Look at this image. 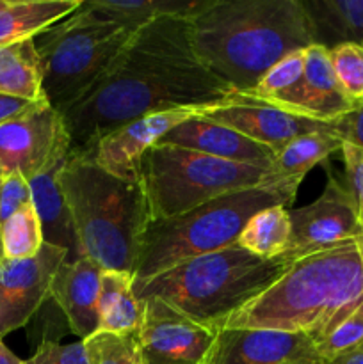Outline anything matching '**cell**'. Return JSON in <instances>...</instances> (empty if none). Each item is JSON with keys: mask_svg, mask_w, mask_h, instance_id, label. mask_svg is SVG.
<instances>
[{"mask_svg": "<svg viewBox=\"0 0 363 364\" xmlns=\"http://www.w3.org/2000/svg\"><path fill=\"white\" fill-rule=\"evenodd\" d=\"M233 92L198 59L189 18H155L132 34L105 75L63 112L71 151L89 153L103 135L148 114L221 105Z\"/></svg>", "mask_w": 363, "mask_h": 364, "instance_id": "obj_1", "label": "cell"}, {"mask_svg": "<svg viewBox=\"0 0 363 364\" xmlns=\"http://www.w3.org/2000/svg\"><path fill=\"white\" fill-rule=\"evenodd\" d=\"M189 23L198 59L235 92H248L278 60L315 45L301 0H209Z\"/></svg>", "mask_w": 363, "mask_h": 364, "instance_id": "obj_2", "label": "cell"}, {"mask_svg": "<svg viewBox=\"0 0 363 364\" xmlns=\"http://www.w3.org/2000/svg\"><path fill=\"white\" fill-rule=\"evenodd\" d=\"M363 302V238L292 263L280 279L212 329L306 334L315 345Z\"/></svg>", "mask_w": 363, "mask_h": 364, "instance_id": "obj_3", "label": "cell"}, {"mask_svg": "<svg viewBox=\"0 0 363 364\" xmlns=\"http://www.w3.org/2000/svg\"><path fill=\"white\" fill-rule=\"evenodd\" d=\"M80 256L103 270L130 274L149 226L139 181L112 176L80 153H70L59 173Z\"/></svg>", "mask_w": 363, "mask_h": 364, "instance_id": "obj_4", "label": "cell"}, {"mask_svg": "<svg viewBox=\"0 0 363 364\" xmlns=\"http://www.w3.org/2000/svg\"><path fill=\"white\" fill-rule=\"evenodd\" d=\"M290 265L283 258L262 259L235 244L134 283V291L139 301L159 299L212 327L258 297Z\"/></svg>", "mask_w": 363, "mask_h": 364, "instance_id": "obj_5", "label": "cell"}, {"mask_svg": "<svg viewBox=\"0 0 363 364\" xmlns=\"http://www.w3.org/2000/svg\"><path fill=\"white\" fill-rule=\"evenodd\" d=\"M298 185L269 181L231 192L171 219L149 223L142 237L134 283L149 279L187 259L235 245L248 220L269 206H288Z\"/></svg>", "mask_w": 363, "mask_h": 364, "instance_id": "obj_6", "label": "cell"}, {"mask_svg": "<svg viewBox=\"0 0 363 364\" xmlns=\"http://www.w3.org/2000/svg\"><path fill=\"white\" fill-rule=\"evenodd\" d=\"M278 181L269 169L230 162L192 149L157 144L139 164L149 223L171 219L231 192Z\"/></svg>", "mask_w": 363, "mask_h": 364, "instance_id": "obj_7", "label": "cell"}, {"mask_svg": "<svg viewBox=\"0 0 363 364\" xmlns=\"http://www.w3.org/2000/svg\"><path fill=\"white\" fill-rule=\"evenodd\" d=\"M135 31L102 20L80 4L36 36L46 102L60 114L70 109L105 75Z\"/></svg>", "mask_w": 363, "mask_h": 364, "instance_id": "obj_8", "label": "cell"}, {"mask_svg": "<svg viewBox=\"0 0 363 364\" xmlns=\"http://www.w3.org/2000/svg\"><path fill=\"white\" fill-rule=\"evenodd\" d=\"M290 242L280 258L294 263L305 256L363 238L359 217L347 185L327 176L322 194L310 205L292 210Z\"/></svg>", "mask_w": 363, "mask_h": 364, "instance_id": "obj_9", "label": "cell"}, {"mask_svg": "<svg viewBox=\"0 0 363 364\" xmlns=\"http://www.w3.org/2000/svg\"><path fill=\"white\" fill-rule=\"evenodd\" d=\"M137 333L144 364H205L217 331L189 318L159 299H146Z\"/></svg>", "mask_w": 363, "mask_h": 364, "instance_id": "obj_10", "label": "cell"}, {"mask_svg": "<svg viewBox=\"0 0 363 364\" xmlns=\"http://www.w3.org/2000/svg\"><path fill=\"white\" fill-rule=\"evenodd\" d=\"M68 259V252L45 244L28 259H4L0 263V338L21 329L45 306L53 277Z\"/></svg>", "mask_w": 363, "mask_h": 364, "instance_id": "obj_11", "label": "cell"}, {"mask_svg": "<svg viewBox=\"0 0 363 364\" xmlns=\"http://www.w3.org/2000/svg\"><path fill=\"white\" fill-rule=\"evenodd\" d=\"M71 139L64 117L45 105L0 127V166L4 174L20 173L27 180L52 160L70 155Z\"/></svg>", "mask_w": 363, "mask_h": 364, "instance_id": "obj_12", "label": "cell"}, {"mask_svg": "<svg viewBox=\"0 0 363 364\" xmlns=\"http://www.w3.org/2000/svg\"><path fill=\"white\" fill-rule=\"evenodd\" d=\"M209 109L212 107H184L148 114L103 135L91 151L80 155L91 159L96 166L112 176L127 181H139V164L144 153L159 144L164 135L169 134L178 124L191 117L203 116Z\"/></svg>", "mask_w": 363, "mask_h": 364, "instance_id": "obj_13", "label": "cell"}, {"mask_svg": "<svg viewBox=\"0 0 363 364\" xmlns=\"http://www.w3.org/2000/svg\"><path fill=\"white\" fill-rule=\"evenodd\" d=\"M203 117L233 128L251 141L273 149L274 155L299 135L327 127L326 123L298 116L238 92H233L221 105L206 110Z\"/></svg>", "mask_w": 363, "mask_h": 364, "instance_id": "obj_14", "label": "cell"}, {"mask_svg": "<svg viewBox=\"0 0 363 364\" xmlns=\"http://www.w3.org/2000/svg\"><path fill=\"white\" fill-rule=\"evenodd\" d=\"M317 345L306 334L262 329H219L205 364H317Z\"/></svg>", "mask_w": 363, "mask_h": 364, "instance_id": "obj_15", "label": "cell"}, {"mask_svg": "<svg viewBox=\"0 0 363 364\" xmlns=\"http://www.w3.org/2000/svg\"><path fill=\"white\" fill-rule=\"evenodd\" d=\"M269 105L308 119L331 124L354 109L356 103L340 87L331 66L330 50L312 45L305 50V73L294 91Z\"/></svg>", "mask_w": 363, "mask_h": 364, "instance_id": "obj_16", "label": "cell"}, {"mask_svg": "<svg viewBox=\"0 0 363 364\" xmlns=\"http://www.w3.org/2000/svg\"><path fill=\"white\" fill-rule=\"evenodd\" d=\"M103 269L85 256L66 259L57 270L50 301L60 309L68 327L84 341L98 333Z\"/></svg>", "mask_w": 363, "mask_h": 364, "instance_id": "obj_17", "label": "cell"}, {"mask_svg": "<svg viewBox=\"0 0 363 364\" xmlns=\"http://www.w3.org/2000/svg\"><path fill=\"white\" fill-rule=\"evenodd\" d=\"M159 144H171L178 148L205 153L221 160L270 169L274 151L267 146L251 141L226 124L216 123L203 116L191 117L166 134Z\"/></svg>", "mask_w": 363, "mask_h": 364, "instance_id": "obj_18", "label": "cell"}, {"mask_svg": "<svg viewBox=\"0 0 363 364\" xmlns=\"http://www.w3.org/2000/svg\"><path fill=\"white\" fill-rule=\"evenodd\" d=\"M68 156L70 155L52 160L41 173L28 180V185H31L32 205L41 220L45 244L64 249L68 252V259H77L80 258V249H78L70 210H68L59 183V173L66 164Z\"/></svg>", "mask_w": 363, "mask_h": 364, "instance_id": "obj_19", "label": "cell"}, {"mask_svg": "<svg viewBox=\"0 0 363 364\" xmlns=\"http://www.w3.org/2000/svg\"><path fill=\"white\" fill-rule=\"evenodd\" d=\"M98 333L130 336L137 334L144 318V302L134 291L130 274L103 270L100 290Z\"/></svg>", "mask_w": 363, "mask_h": 364, "instance_id": "obj_20", "label": "cell"}, {"mask_svg": "<svg viewBox=\"0 0 363 364\" xmlns=\"http://www.w3.org/2000/svg\"><path fill=\"white\" fill-rule=\"evenodd\" d=\"M313 27L315 45L331 50L345 43L363 45V0H301Z\"/></svg>", "mask_w": 363, "mask_h": 364, "instance_id": "obj_21", "label": "cell"}, {"mask_svg": "<svg viewBox=\"0 0 363 364\" xmlns=\"http://www.w3.org/2000/svg\"><path fill=\"white\" fill-rule=\"evenodd\" d=\"M342 146L344 142L335 134L331 124L322 130L299 135L274 155L273 166L269 169L270 176L278 181H287L299 187L317 164L324 162L327 156L342 149Z\"/></svg>", "mask_w": 363, "mask_h": 364, "instance_id": "obj_22", "label": "cell"}, {"mask_svg": "<svg viewBox=\"0 0 363 364\" xmlns=\"http://www.w3.org/2000/svg\"><path fill=\"white\" fill-rule=\"evenodd\" d=\"M82 0H11L0 11V46L31 39L80 7Z\"/></svg>", "mask_w": 363, "mask_h": 364, "instance_id": "obj_23", "label": "cell"}, {"mask_svg": "<svg viewBox=\"0 0 363 364\" xmlns=\"http://www.w3.org/2000/svg\"><path fill=\"white\" fill-rule=\"evenodd\" d=\"M0 95L41 102L43 68L34 38L0 46Z\"/></svg>", "mask_w": 363, "mask_h": 364, "instance_id": "obj_24", "label": "cell"}, {"mask_svg": "<svg viewBox=\"0 0 363 364\" xmlns=\"http://www.w3.org/2000/svg\"><path fill=\"white\" fill-rule=\"evenodd\" d=\"M82 4L102 20L139 28L160 16L191 18L209 0H85Z\"/></svg>", "mask_w": 363, "mask_h": 364, "instance_id": "obj_25", "label": "cell"}, {"mask_svg": "<svg viewBox=\"0 0 363 364\" xmlns=\"http://www.w3.org/2000/svg\"><path fill=\"white\" fill-rule=\"evenodd\" d=\"M290 242V213L287 206H269L248 220L237 244L262 259H276Z\"/></svg>", "mask_w": 363, "mask_h": 364, "instance_id": "obj_26", "label": "cell"}, {"mask_svg": "<svg viewBox=\"0 0 363 364\" xmlns=\"http://www.w3.org/2000/svg\"><path fill=\"white\" fill-rule=\"evenodd\" d=\"M43 245V226L32 203L18 210L2 224V247L6 259L34 258Z\"/></svg>", "mask_w": 363, "mask_h": 364, "instance_id": "obj_27", "label": "cell"}, {"mask_svg": "<svg viewBox=\"0 0 363 364\" xmlns=\"http://www.w3.org/2000/svg\"><path fill=\"white\" fill-rule=\"evenodd\" d=\"M302 73H305V50H298L278 60L260 78L255 87L249 89L248 92H238V95H246L265 103H276L301 84Z\"/></svg>", "mask_w": 363, "mask_h": 364, "instance_id": "obj_28", "label": "cell"}, {"mask_svg": "<svg viewBox=\"0 0 363 364\" xmlns=\"http://www.w3.org/2000/svg\"><path fill=\"white\" fill-rule=\"evenodd\" d=\"M89 364H144L137 334L116 336L96 333L84 340Z\"/></svg>", "mask_w": 363, "mask_h": 364, "instance_id": "obj_29", "label": "cell"}, {"mask_svg": "<svg viewBox=\"0 0 363 364\" xmlns=\"http://www.w3.org/2000/svg\"><path fill=\"white\" fill-rule=\"evenodd\" d=\"M331 66L345 95L354 103L363 102V45L345 43L330 50Z\"/></svg>", "mask_w": 363, "mask_h": 364, "instance_id": "obj_30", "label": "cell"}, {"mask_svg": "<svg viewBox=\"0 0 363 364\" xmlns=\"http://www.w3.org/2000/svg\"><path fill=\"white\" fill-rule=\"evenodd\" d=\"M363 345V302L317 343L320 359H333Z\"/></svg>", "mask_w": 363, "mask_h": 364, "instance_id": "obj_31", "label": "cell"}, {"mask_svg": "<svg viewBox=\"0 0 363 364\" xmlns=\"http://www.w3.org/2000/svg\"><path fill=\"white\" fill-rule=\"evenodd\" d=\"M23 364H89L84 341L60 345L59 341H39L34 354Z\"/></svg>", "mask_w": 363, "mask_h": 364, "instance_id": "obj_32", "label": "cell"}, {"mask_svg": "<svg viewBox=\"0 0 363 364\" xmlns=\"http://www.w3.org/2000/svg\"><path fill=\"white\" fill-rule=\"evenodd\" d=\"M28 203H32V194L27 178L20 173L4 174L0 181V223H6Z\"/></svg>", "mask_w": 363, "mask_h": 364, "instance_id": "obj_33", "label": "cell"}, {"mask_svg": "<svg viewBox=\"0 0 363 364\" xmlns=\"http://www.w3.org/2000/svg\"><path fill=\"white\" fill-rule=\"evenodd\" d=\"M340 151L345 164L347 188L351 192L352 201H354L359 217L363 220V151L349 144L342 146Z\"/></svg>", "mask_w": 363, "mask_h": 364, "instance_id": "obj_34", "label": "cell"}, {"mask_svg": "<svg viewBox=\"0 0 363 364\" xmlns=\"http://www.w3.org/2000/svg\"><path fill=\"white\" fill-rule=\"evenodd\" d=\"M331 128L342 139L344 144L363 151V102L356 103L351 112L331 123Z\"/></svg>", "mask_w": 363, "mask_h": 364, "instance_id": "obj_35", "label": "cell"}, {"mask_svg": "<svg viewBox=\"0 0 363 364\" xmlns=\"http://www.w3.org/2000/svg\"><path fill=\"white\" fill-rule=\"evenodd\" d=\"M45 105H50L46 100H41V102H32V100L18 98V96L0 95V127L18 119V117L27 116V114L34 112V110L41 109V107Z\"/></svg>", "mask_w": 363, "mask_h": 364, "instance_id": "obj_36", "label": "cell"}, {"mask_svg": "<svg viewBox=\"0 0 363 364\" xmlns=\"http://www.w3.org/2000/svg\"><path fill=\"white\" fill-rule=\"evenodd\" d=\"M319 364H363V345L344 352L333 359H320Z\"/></svg>", "mask_w": 363, "mask_h": 364, "instance_id": "obj_37", "label": "cell"}, {"mask_svg": "<svg viewBox=\"0 0 363 364\" xmlns=\"http://www.w3.org/2000/svg\"><path fill=\"white\" fill-rule=\"evenodd\" d=\"M0 364H23L18 355H14L9 348L6 347V343L0 338Z\"/></svg>", "mask_w": 363, "mask_h": 364, "instance_id": "obj_38", "label": "cell"}, {"mask_svg": "<svg viewBox=\"0 0 363 364\" xmlns=\"http://www.w3.org/2000/svg\"><path fill=\"white\" fill-rule=\"evenodd\" d=\"M4 247H2V223H0V263L4 262Z\"/></svg>", "mask_w": 363, "mask_h": 364, "instance_id": "obj_39", "label": "cell"}, {"mask_svg": "<svg viewBox=\"0 0 363 364\" xmlns=\"http://www.w3.org/2000/svg\"><path fill=\"white\" fill-rule=\"evenodd\" d=\"M9 4H11V0H0V11L6 9V7L9 6Z\"/></svg>", "mask_w": 363, "mask_h": 364, "instance_id": "obj_40", "label": "cell"}, {"mask_svg": "<svg viewBox=\"0 0 363 364\" xmlns=\"http://www.w3.org/2000/svg\"><path fill=\"white\" fill-rule=\"evenodd\" d=\"M2 178H4V169H2V166H0V181H2Z\"/></svg>", "mask_w": 363, "mask_h": 364, "instance_id": "obj_41", "label": "cell"}]
</instances>
